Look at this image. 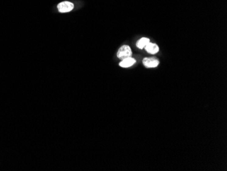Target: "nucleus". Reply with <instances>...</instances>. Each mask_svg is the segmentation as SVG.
<instances>
[{
    "label": "nucleus",
    "mask_w": 227,
    "mask_h": 171,
    "mask_svg": "<svg viewBox=\"0 0 227 171\" xmlns=\"http://www.w3.org/2000/svg\"><path fill=\"white\" fill-rule=\"evenodd\" d=\"M145 50L146 51V52H148V53L155 55L159 51V47L158 45L156 44H155V43L149 42L145 46Z\"/></svg>",
    "instance_id": "obj_4"
},
{
    "label": "nucleus",
    "mask_w": 227,
    "mask_h": 171,
    "mask_svg": "<svg viewBox=\"0 0 227 171\" xmlns=\"http://www.w3.org/2000/svg\"><path fill=\"white\" fill-rule=\"evenodd\" d=\"M150 42V39L148 37H141V39H139L138 42H137L136 46L139 49H142L145 48V46H146L148 43Z\"/></svg>",
    "instance_id": "obj_6"
},
{
    "label": "nucleus",
    "mask_w": 227,
    "mask_h": 171,
    "mask_svg": "<svg viewBox=\"0 0 227 171\" xmlns=\"http://www.w3.org/2000/svg\"><path fill=\"white\" fill-rule=\"evenodd\" d=\"M132 55V51L130 46L128 45H124L118 49L117 53V57L120 59H124L126 58L131 57Z\"/></svg>",
    "instance_id": "obj_1"
},
{
    "label": "nucleus",
    "mask_w": 227,
    "mask_h": 171,
    "mask_svg": "<svg viewBox=\"0 0 227 171\" xmlns=\"http://www.w3.org/2000/svg\"><path fill=\"white\" fill-rule=\"evenodd\" d=\"M74 5L70 2H63L58 4L57 8L60 12H68L74 9Z\"/></svg>",
    "instance_id": "obj_2"
},
{
    "label": "nucleus",
    "mask_w": 227,
    "mask_h": 171,
    "mask_svg": "<svg viewBox=\"0 0 227 171\" xmlns=\"http://www.w3.org/2000/svg\"><path fill=\"white\" fill-rule=\"evenodd\" d=\"M136 62L135 59L134 58L131 57H128L126 58V59H123V61L119 63V66H120L122 68H129L131 66H132L133 64H135Z\"/></svg>",
    "instance_id": "obj_5"
},
{
    "label": "nucleus",
    "mask_w": 227,
    "mask_h": 171,
    "mask_svg": "<svg viewBox=\"0 0 227 171\" xmlns=\"http://www.w3.org/2000/svg\"><path fill=\"white\" fill-rule=\"evenodd\" d=\"M143 64L145 68H156L159 64V61L155 57H145L143 59Z\"/></svg>",
    "instance_id": "obj_3"
}]
</instances>
